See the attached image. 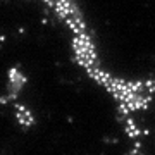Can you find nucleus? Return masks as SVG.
Instances as JSON below:
<instances>
[{"label":"nucleus","mask_w":155,"mask_h":155,"mask_svg":"<svg viewBox=\"0 0 155 155\" xmlns=\"http://www.w3.org/2000/svg\"><path fill=\"white\" fill-rule=\"evenodd\" d=\"M7 78H9V83H21V84L28 83V76L22 74L19 67H11L9 72H7Z\"/></svg>","instance_id":"f257e3e1"},{"label":"nucleus","mask_w":155,"mask_h":155,"mask_svg":"<svg viewBox=\"0 0 155 155\" xmlns=\"http://www.w3.org/2000/svg\"><path fill=\"white\" fill-rule=\"evenodd\" d=\"M141 134H143V136H150V134H152L150 127H145V129H141Z\"/></svg>","instance_id":"f03ea898"}]
</instances>
